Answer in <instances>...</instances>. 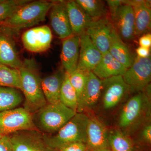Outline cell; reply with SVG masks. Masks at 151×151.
Listing matches in <instances>:
<instances>
[{
  "instance_id": "obj_1",
  "label": "cell",
  "mask_w": 151,
  "mask_h": 151,
  "mask_svg": "<svg viewBox=\"0 0 151 151\" xmlns=\"http://www.w3.org/2000/svg\"><path fill=\"white\" fill-rule=\"evenodd\" d=\"M21 75V92L24 97L23 108L34 114L47 104L44 95L41 78L33 59H25L19 68Z\"/></svg>"
},
{
  "instance_id": "obj_2",
  "label": "cell",
  "mask_w": 151,
  "mask_h": 151,
  "mask_svg": "<svg viewBox=\"0 0 151 151\" xmlns=\"http://www.w3.org/2000/svg\"><path fill=\"white\" fill-rule=\"evenodd\" d=\"M76 113L60 102L47 103L33 114V120L38 131L50 135L58 132Z\"/></svg>"
},
{
  "instance_id": "obj_3",
  "label": "cell",
  "mask_w": 151,
  "mask_h": 151,
  "mask_svg": "<svg viewBox=\"0 0 151 151\" xmlns=\"http://www.w3.org/2000/svg\"><path fill=\"white\" fill-rule=\"evenodd\" d=\"M54 2L30 1L19 9L0 25L10 28L17 32L19 30L39 24L45 20L47 12L50 10Z\"/></svg>"
},
{
  "instance_id": "obj_4",
  "label": "cell",
  "mask_w": 151,
  "mask_h": 151,
  "mask_svg": "<svg viewBox=\"0 0 151 151\" xmlns=\"http://www.w3.org/2000/svg\"><path fill=\"white\" fill-rule=\"evenodd\" d=\"M89 116L84 113H76L75 116L53 135L45 134L49 145L55 149L77 142L86 144V128Z\"/></svg>"
},
{
  "instance_id": "obj_5",
  "label": "cell",
  "mask_w": 151,
  "mask_h": 151,
  "mask_svg": "<svg viewBox=\"0 0 151 151\" xmlns=\"http://www.w3.org/2000/svg\"><path fill=\"white\" fill-rule=\"evenodd\" d=\"M33 114L23 107L0 112V139L19 131L38 130Z\"/></svg>"
},
{
  "instance_id": "obj_6",
  "label": "cell",
  "mask_w": 151,
  "mask_h": 151,
  "mask_svg": "<svg viewBox=\"0 0 151 151\" xmlns=\"http://www.w3.org/2000/svg\"><path fill=\"white\" fill-rule=\"evenodd\" d=\"M148 97L143 92L130 98L122 108L119 124L124 131H129L140 123L149 106Z\"/></svg>"
},
{
  "instance_id": "obj_7",
  "label": "cell",
  "mask_w": 151,
  "mask_h": 151,
  "mask_svg": "<svg viewBox=\"0 0 151 151\" xmlns=\"http://www.w3.org/2000/svg\"><path fill=\"white\" fill-rule=\"evenodd\" d=\"M122 77L132 92H143L151 81V57L142 58L137 56Z\"/></svg>"
},
{
  "instance_id": "obj_8",
  "label": "cell",
  "mask_w": 151,
  "mask_h": 151,
  "mask_svg": "<svg viewBox=\"0 0 151 151\" xmlns=\"http://www.w3.org/2000/svg\"><path fill=\"white\" fill-rule=\"evenodd\" d=\"M13 151H58L47 142L38 130L19 131L9 135Z\"/></svg>"
},
{
  "instance_id": "obj_9",
  "label": "cell",
  "mask_w": 151,
  "mask_h": 151,
  "mask_svg": "<svg viewBox=\"0 0 151 151\" xmlns=\"http://www.w3.org/2000/svg\"><path fill=\"white\" fill-rule=\"evenodd\" d=\"M17 32L0 25V65L19 69L23 65L15 41Z\"/></svg>"
},
{
  "instance_id": "obj_10",
  "label": "cell",
  "mask_w": 151,
  "mask_h": 151,
  "mask_svg": "<svg viewBox=\"0 0 151 151\" xmlns=\"http://www.w3.org/2000/svg\"><path fill=\"white\" fill-rule=\"evenodd\" d=\"M102 80L101 97L103 107L105 110H111L120 104L129 88L121 76Z\"/></svg>"
},
{
  "instance_id": "obj_11",
  "label": "cell",
  "mask_w": 151,
  "mask_h": 151,
  "mask_svg": "<svg viewBox=\"0 0 151 151\" xmlns=\"http://www.w3.org/2000/svg\"><path fill=\"white\" fill-rule=\"evenodd\" d=\"M114 27L107 18L92 20L87 25L85 32L102 54L108 51L111 32Z\"/></svg>"
},
{
  "instance_id": "obj_12",
  "label": "cell",
  "mask_w": 151,
  "mask_h": 151,
  "mask_svg": "<svg viewBox=\"0 0 151 151\" xmlns=\"http://www.w3.org/2000/svg\"><path fill=\"white\" fill-rule=\"evenodd\" d=\"M52 35L51 30L46 25L33 28L25 32L22 40L25 48L32 52H42L51 46Z\"/></svg>"
},
{
  "instance_id": "obj_13",
  "label": "cell",
  "mask_w": 151,
  "mask_h": 151,
  "mask_svg": "<svg viewBox=\"0 0 151 151\" xmlns=\"http://www.w3.org/2000/svg\"><path fill=\"white\" fill-rule=\"evenodd\" d=\"M114 28L122 38L132 40L135 36V20L133 7L123 1L111 17Z\"/></svg>"
},
{
  "instance_id": "obj_14",
  "label": "cell",
  "mask_w": 151,
  "mask_h": 151,
  "mask_svg": "<svg viewBox=\"0 0 151 151\" xmlns=\"http://www.w3.org/2000/svg\"><path fill=\"white\" fill-rule=\"evenodd\" d=\"M79 59L77 68L84 72H92L100 62L102 54L84 32L79 35Z\"/></svg>"
},
{
  "instance_id": "obj_15",
  "label": "cell",
  "mask_w": 151,
  "mask_h": 151,
  "mask_svg": "<svg viewBox=\"0 0 151 151\" xmlns=\"http://www.w3.org/2000/svg\"><path fill=\"white\" fill-rule=\"evenodd\" d=\"M102 89V80L93 72H89L86 85L78 100L76 113H84L95 106L101 97Z\"/></svg>"
},
{
  "instance_id": "obj_16",
  "label": "cell",
  "mask_w": 151,
  "mask_h": 151,
  "mask_svg": "<svg viewBox=\"0 0 151 151\" xmlns=\"http://www.w3.org/2000/svg\"><path fill=\"white\" fill-rule=\"evenodd\" d=\"M50 11V24L58 37L63 40L73 35L68 17L65 1H55Z\"/></svg>"
},
{
  "instance_id": "obj_17",
  "label": "cell",
  "mask_w": 151,
  "mask_h": 151,
  "mask_svg": "<svg viewBox=\"0 0 151 151\" xmlns=\"http://www.w3.org/2000/svg\"><path fill=\"white\" fill-rule=\"evenodd\" d=\"M86 144L91 151L109 148L108 133L106 127L95 117H89L86 128Z\"/></svg>"
},
{
  "instance_id": "obj_18",
  "label": "cell",
  "mask_w": 151,
  "mask_h": 151,
  "mask_svg": "<svg viewBox=\"0 0 151 151\" xmlns=\"http://www.w3.org/2000/svg\"><path fill=\"white\" fill-rule=\"evenodd\" d=\"M80 41L78 35H73L63 40L60 59L65 73L76 70L79 59Z\"/></svg>"
},
{
  "instance_id": "obj_19",
  "label": "cell",
  "mask_w": 151,
  "mask_h": 151,
  "mask_svg": "<svg viewBox=\"0 0 151 151\" xmlns=\"http://www.w3.org/2000/svg\"><path fill=\"white\" fill-rule=\"evenodd\" d=\"M134 10L135 20V36H139L149 31L151 26V11L147 1H125Z\"/></svg>"
},
{
  "instance_id": "obj_20",
  "label": "cell",
  "mask_w": 151,
  "mask_h": 151,
  "mask_svg": "<svg viewBox=\"0 0 151 151\" xmlns=\"http://www.w3.org/2000/svg\"><path fill=\"white\" fill-rule=\"evenodd\" d=\"M127 69L108 51L102 54L100 62L92 72L103 80L113 76H122Z\"/></svg>"
},
{
  "instance_id": "obj_21",
  "label": "cell",
  "mask_w": 151,
  "mask_h": 151,
  "mask_svg": "<svg viewBox=\"0 0 151 151\" xmlns=\"http://www.w3.org/2000/svg\"><path fill=\"white\" fill-rule=\"evenodd\" d=\"M68 20L73 35H80L85 32L87 25L93 20L87 15L76 1L65 2Z\"/></svg>"
},
{
  "instance_id": "obj_22",
  "label": "cell",
  "mask_w": 151,
  "mask_h": 151,
  "mask_svg": "<svg viewBox=\"0 0 151 151\" xmlns=\"http://www.w3.org/2000/svg\"><path fill=\"white\" fill-rule=\"evenodd\" d=\"M108 51L119 63L127 69L131 67L134 60L132 52L113 28L111 32Z\"/></svg>"
},
{
  "instance_id": "obj_23",
  "label": "cell",
  "mask_w": 151,
  "mask_h": 151,
  "mask_svg": "<svg viewBox=\"0 0 151 151\" xmlns=\"http://www.w3.org/2000/svg\"><path fill=\"white\" fill-rule=\"evenodd\" d=\"M65 73L58 71L41 78L42 89L48 104L60 102V93Z\"/></svg>"
},
{
  "instance_id": "obj_24",
  "label": "cell",
  "mask_w": 151,
  "mask_h": 151,
  "mask_svg": "<svg viewBox=\"0 0 151 151\" xmlns=\"http://www.w3.org/2000/svg\"><path fill=\"white\" fill-rule=\"evenodd\" d=\"M24 101L20 90L0 86V112L18 108Z\"/></svg>"
},
{
  "instance_id": "obj_25",
  "label": "cell",
  "mask_w": 151,
  "mask_h": 151,
  "mask_svg": "<svg viewBox=\"0 0 151 151\" xmlns=\"http://www.w3.org/2000/svg\"><path fill=\"white\" fill-rule=\"evenodd\" d=\"M0 86L14 88L21 91V75L19 69L0 65Z\"/></svg>"
},
{
  "instance_id": "obj_26",
  "label": "cell",
  "mask_w": 151,
  "mask_h": 151,
  "mask_svg": "<svg viewBox=\"0 0 151 151\" xmlns=\"http://www.w3.org/2000/svg\"><path fill=\"white\" fill-rule=\"evenodd\" d=\"M60 101L66 107L76 112L78 97L75 90L70 84L69 74L65 72L60 88Z\"/></svg>"
},
{
  "instance_id": "obj_27",
  "label": "cell",
  "mask_w": 151,
  "mask_h": 151,
  "mask_svg": "<svg viewBox=\"0 0 151 151\" xmlns=\"http://www.w3.org/2000/svg\"><path fill=\"white\" fill-rule=\"evenodd\" d=\"M108 143L111 151H133L132 140L121 130H113L108 133Z\"/></svg>"
},
{
  "instance_id": "obj_28",
  "label": "cell",
  "mask_w": 151,
  "mask_h": 151,
  "mask_svg": "<svg viewBox=\"0 0 151 151\" xmlns=\"http://www.w3.org/2000/svg\"><path fill=\"white\" fill-rule=\"evenodd\" d=\"M76 2L93 20L105 17L107 12L105 4L102 1L77 0Z\"/></svg>"
},
{
  "instance_id": "obj_29",
  "label": "cell",
  "mask_w": 151,
  "mask_h": 151,
  "mask_svg": "<svg viewBox=\"0 0 151 151\" xmlns=\"http://www.w3.org/2000/svg\"><path fill=\"white\" fill-rule=\"evenodd\" d=\"M31 1L0 0V24L4 22L16 11Z\"/></svg>"
},
{
  "instance_id": "obj_30",
  "label": "cell",
  "mask_w": 151,
  "mask_h": 151,
  "mask_svg": "<svg viewBox=\"0 0 151 151\" xmlns=\"http://www.w3.org/2000/svg\"><path fill=\"white\" fill-rule=\"evenodd\" d=\"M89 73L77 68L70 74H68L70 84L76 92L78 100L86 85Z\"/></svg>"
},
{
  "instance_id": "obj_31",
  "label": "cell",
  "mask_w": 151,
  "mask_h": 151,
  "mask_svg": "<svg viewBox=\"0 0 151 151\" xmlns=\"http://www.w3.org/2000/svg\"><path fill=\"white\" fill-rule=\"evenodd\" d=\"M57 150L58 151H87L88 149L86 143L77 142L63 146Z\"/></svg>"
},
{
  "instance_id": "obj_32",
  "label": "cell",
  "mask_w": 151,
  "mask_h": 151,
  "mask_svg": "<svg viewBox=\"0 0 151 151\" xmlns=\"http://www.w3.org/2000/svg\"><path fill=\"white\" fill-rule=\"evenodd\" d=\"M0 151H13L9 136L0 139Z\"/></svg>"
},
{
  "instance_id": "obj_33",
  "label": "cell",
  "mask_w": 151,
  "mask_h": 151,
  "mask_svg": "<svg viewBox=\"0 0 151 151\" xmlns=\"http://www.w3.org/2000/svg\"><path fill=\"white\" fill-rule=\"evenodd\" d=\"M140 46L150 48L151 46V35L147 33L142 36L139 40Z\"/></svg>"
},
{
  "instance_id": "obj_34",
  "label": "cell",
  "mask_w": 151,
  "mask_h": 151,
  "mask_svg": "<svg viewBox=\"0 0 151 151\" xmlns=\"http://www.w3.org/2000/svg\"><path fill=\"white\" fill-rule=\"evenodd\" d=\"M142 137L146 142L150 144L151 142V125L148 124L143 128L142 132Z\"/></svg>"
},
{
  "instance_id": "obj_35",
  "label": "cell",
  "mask_w": 151,
  "mask_h": 151,
  "mask_svg": "<svg viewBox=\"0 0 151 151\" xmlns=\"http://www.w3.org/2000/svg\"><path fill=\"white\" fill-rule=\"evenodd\" d=\"M123 1H108V6L111 11V16H113L119 6L123 4Z\"/></svg>"
},
{
  "instance_id": "obj_36",
  "label": "cell",
  "mask_w": 151,
  "mask_h": 151,
  "mask_svg": "<svg viewBox=\"0 0 151 151\" xmlns=\"http://www.w3.org/2000/svg\"><path fill=\"white\" fill-rule=\"evenodd\" d=\"M137 56L142 58H146L150 56V48L139 46L136 49Z\"/></svg>"
},
{
  "instance_id": "obj_37",
  "label": "cell",
  "mask_w": 151,
  "mask_h": 151,
  "mask_svg": "<svg viewBox=\"0 0 151 151\" xmlns=\"http://www.w3.org/2000/svg\"><path fill=\"white\" fill-rule=\"evenodd\" d=\"M92 151H111V149L109 148H101L97 149V150H94Z\"/></svg>"
}]
</instances>
